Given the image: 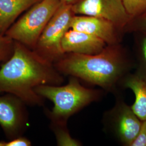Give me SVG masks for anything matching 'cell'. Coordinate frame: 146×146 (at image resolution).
<instances>
[{
    "label": "cell",
    "mask_w": 146,
    "mask_h": 146,
    "mask_svg": "<svg viewBox=\"0 0 146 146\" xmlns=\"http://www.w3.org/2000/svg\"><path fill=\"white\" fill-rule=\"evenodd\" d=\"M63 75L54 63L15 41L13 55L0 67V92L15 95L30 106H41L44 99L35 92L40 85L59 86Z\"/></svg>",
    "instance_id": "cell-1"
},
{
    "label": "cell",
    "mask_w": 146,
    "mask_h": 146,
    "mask_svg": "<svg viewBox=\"0 0 146 146\" xmlns=\"http://www.w3.org/2000/svg\"><path fill=\"white\" fill-rule=\"evenodd\" d=\"M54 65L62 75L75 77L113 93L117 92L123 78L135 67V61L119 44L107 45L95 54L64 53Z\"/></svg>",
    "instance_id": "cell-2"
},
{
    "label": "cell",
    "mask_w": 146,
    "mask_h": 146,
    "mask_svg": "<svg viewBox=\"0 0 146 146\" xmlns=\"http://www.w3.org/2000/svg\"><path fill=\"white\" fill-rule=\"evenodd\" d=\"M35 92L53 103L52 110L46 113L51 123L67 125L70 117L98 101L102 90L86 88L80 84L78 78L70 76L66 85H40L35 88Z\"/></svg>",
    "instance_id": "cell-3"
},
{
    "label": "cell",
    "mask_w": 146,
    "mask_h": 146,
    "mask_svg": "<svg viewBox=\"0 0 146 146\" xmlns=\"http://www.w3.org/2000/svg\"><path fill=\"white\" fill-rule=\"evenodd\" d=\"M61 3V0H41L25 11L5 35L34 50L42 31Z\"/></svg>",
    "instance_id": "cell-4"
},
{
    "label": "cell",
    "mask_w": 146,
    "mask_h": 146,
    "mask_svg": "<svg viewBox=\"0 0 146 146\" xmlns=\"http://www.w3.org/2000/svg\"><path fill=\"white\" fill-rule=\"evenodd\" d=\"M74 15L72 5L62 3L42 31L34 50L53 63L61 58L64 54L61 41Z\"/></svg>",
    "instance_id": "cell-5"
},
{
    "label": "cell",
    "mask_w": 146,
    "mask_h": 146,
    "mask_svg": "<svg viewBox=\"0 0 146 146\" xmlns=\"http://www.w3.org/2000/svg\"><path fill=\"white\" fill-rule=\"evenodd\" d=\"M107 128L120 143L131 146L140 131L142 121L122 98L117 97L114 106L104 114Z\"/></svg>",
    "instance_id": "cell-6"
},
{
    "label": "cell",
    "mask_w": 146,
    "mask_h": 146,
    "mask_svg": "<svg viewBox=\"0 0 146 146\" xmlns=\"http://www.w3.org/2000/svg\"><path fill=\"white\" fill-rule=\"evenodd\" d=\"M72 7L75 15L104 19L113 23L122 31L131 20L122 0H76Z\"/></svg>",
    "instance_id": "cell-7"
},
{
    "label": "cell",
    "mask_w": 146,
    "mask_h": 146,
    "mask_svg": "<svg viewBox=\"0 0 146 146\" xmlns=\"http://www.w3.org/2000/svg\"><path fill=\"white\" fill-rule=\"evenodd\" d=\"M26 104L13 94L0 96V125L8 140L23 135L28 125Z\"/></svg>",
    "instance_id": "cell-8"
},
{
    "label": "cell",
    "mask_w": 146,
    "mask_h": 146,
    "mask_svg": "<svg viewBox=\"0 0 146 146\" xmlns=\"http://www.w3.org/2000/svg\"><path fill=\"white\" fill-rule=\"evenodd\" d=\"M70 29L96 37L102 40L107 45L119 44L120 32L122 31L106 19L88 15L74 16Z\"/></svg>",
    "instance_id": "cell-9"
},
{
    "label": "cell",
    "mask_w": 146,
    "mask_h": 146,
    "mask_svg": "<svg viewBox=\"0 0 146 146\" xmlns=\"http://www.w3.org/2000/svg\"><path fill=\"white\" fill-rule=\"evenodd\" d=\"M107 46V43L100 38L72 29L66 31L61 41L64 53L95 54L101 52Z\"/></svg>",
    "instance_id": "cell-10"
},
{
    "label": "cell",
    "mask_w": 146,
    "mask_h": 146,
    "mask_svg": "<svg viewBox=\"0 0 146 146\" xmlns=\"http://www.w3.org/2000/svg\"><path fill=\"white\" fill-rule=\"evenodd\" d=\"M41 0H0V33L5 35L23 13Z\"/></svg>",
    "instance_id": "cell-11"
},
{
    "label": "cell",
    "mask_w": 146,
    "mask_h": 146,
    "mask_svg": "<svg viewBox=\"0 0 146 146\" xmlns=\"http://www.w3.org/2000/svg\"><path fill=\"white\" fill-rule=\"evenodd\" d=\"M121 87L129 89L135 95L131 108L140 120L146 121V83L135 72L129 73L122 80Z\"/></svg>",
    "instance_id": "cell-12"
},
{
    "label": "cell",
    "mask_w": 146,
    "mask_h": 146,
    "mask_svg": "<svg viewBox=\"0 0 146 146\" xmlns=\"http://www.w3.org/2000/svg\"><path fill=\"white\" fill-rule=\"evenodd\" d=\"M135 33V73L146 83V31Z\"/></svg>",
    "instance_id": "cell-13"
},
{
    "label": "cell",
    "mask_w": 146,
    "mask_h": 146,
    "mask_svg": "<svg viewBox=\"0 0 146 146\" xmlns=\"http://www.w3.org/2000/svg\"><path fill=\"white\" fill-rule=\"evenodd\" d=\"M51 127L55 134L56 143L60 146H82L81 142L74 139L67 127V125H60L51 123Z\"/></svg>",
    "instance_id": "cell-14"
},
{
    "label": "cell",
    "mask_w": 146,
    "mask_h": 146,
    "mask_svg": "<svg viewBox=\"0 0 146 146\" xmlns=\"http://www.w3.org/2000/svg\"><path fill=\"white\" fill-rule=\"evenodd\" d=\"M128 14L131 19L146 11V0H122Z\"/></svg>",
    "instance_id": "cell-15"
},
{
    "label": "cell",
    "mask_w": 146,
    "mask_h": 146,
    "mask_svg": "<svg viewBox=\"0 0 146 146\" xmlns=\"http://www.w3.org/2000/svg\"><path fill=\"white\" fill-rule=\"evenodd\" d=\"M15 41L0 33V63L5 62L14 52Z\"/></svg>",
    "instance_id": "cell-16"
},
{
    "label": "cell",
    "mask_w": 146,
    "mask_h": 146,
    "mask_svg": "<svg viewBox=\"0 0 146 146\" xmlns=\"http://www.w3.org/2000/svg\"><path fill=\"white\" fill-rule=\"evenodd\" d=\"M123 31H146V11L140 15L133 18L124 28Z\"/></svg>",
    "instance_id": "cell-17"
},
{
    "label": "cell",
    "mask_w": 146,
    "mask_h": 146,
    "mask_svg": "<svg viewBox=\"0 0 146 146\" xmlns=\"http://www.w3.org/2000/svg\"><path fill=\"white\" fill-rule=\"evenodd\" d=\"M31 141L24 136H19L8 141H0V146H31Z\"/></svg>",
    "instance_id": "cell-18"
},
{
    "label": "cell",
    "mask_w": 146,
    "mask_h": 146,
    "mask_svg": "<svg viewBox=\"0 0 146 146\" xmlns=\"http://www.w3.org/2000/svg\"><path fill=\"white\" fill-rule=\"evenodd\" d=\"M131 146H146V121L142 122L140 131Z\"/></svg>",
    "instance_id": "cell-19"
},
{
    "label": "cell",
    "mask_w": 146,
    "mask_h": 146,
    "mask_svg": "<svg viewBox=\"0 0 146 146\" xmlns=\"http://www.w3.org/2000/svg\"><path fill=\"white\" fill-rule=\"evenodd\" d=\"M76 1V0H61V1L63 3H65L67 5H72Z\"/></svg>",
    "instance_id": "cell-20"
}]
</instances>
